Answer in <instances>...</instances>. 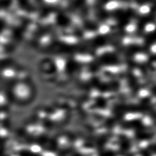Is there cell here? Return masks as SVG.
Instances as JSON below:
<instances>
[{"instance_id": "cell-7", "label": "cell", "mask_w": 156, "mask_h": 156, "mask_svg": "<svg viewBox=\"0 0 156 156\" xmlns=\"http://www.w3.org/2000/svg\"><path fill=\"white\" fill-rule=\"evenodd\" d=\"M150 6L147 5H144L141 7L140 8V12L142 13V14L144 15H146V14H148L150 12Z\"/></svg>"}, {"instance_id": "cell-8", "label": "cell", "mask_w": 156, "mask_h": 156, "mask_svg": "<svg viewBox=\"0 0 156 156\" xmlns=\"http://www.w3.org/2000/svg\"><path fill=\"white\" fill-rule=\"evenodd\" d=\"M150 51L153 54H156V43L151 46V48H150Z\"/></svg>"}, {"instance_id": "cell-5", "label": "cell", "mask_w": 156, "mask_h": 156, "mask_svg": "<svg viewBox=\"0 0 156 156\" xmlns=\"http://www.w3.org/2000/svg\"><path fill=\"white\" fill-rule=\"evenodd\" d=\"M37 4L38 6H41V14L43 16L45 17L47 15H48L50 13V10H49L48 6H47V4L45 3V0H37Z\"/></svg>"}, {"instance_id": "cell-2", "label": "cell", "mask_w": 156, "mask_h": 156, "mask_svg": "<svg viewBox=\"0 0 156 156\" xmlns=\"http://www.w3.org/2000/svg\"><path fill=\"white\" fill-rule=\"evenodd\" d=\"M109 0H95L94 11L98 18L104 21L107 19V13L105 11V6Z\"/></svg>"}, {"instance_id": "cell-6", "label": "cell", "mask_w": 156, "mask_h": 156, "mask_svg": "<svg viewBox=\"0 0 156 156\" xmlns=\"http://www.w3.org/2000/svg\"><path fill=\"white\" fill-rule=\"evenodd\" d=\"M156 29V25L154 23H148L144 27V30L146 32L151 33L154 32Z\"/></svg>"}, {"instance_id": "cell-1", "label": "cell", "mask_w": 156, "mask_h": 156, "mask_svg": "<svg viewBox=\"0 0 156 156\" xmlns=\"http://www.w3.org/2000/svg\"><path fill=\"white\" fill-rule=\"evenodd\" d=\"M74 2L75 6L78 11L85 28L91 31H95L97 30V25L91 20L86 0H74Z\"/></svg>"}, {"instance_id": "cell-3", "label": "cell", "mask_w": 156, "mask_h": 156, "mask_svg": "<svg viewBox=\"0 0 156 156\" xmlns=\"http://www.w3.org/2000/svg\"><path fill=\"white\" fill-rule=\"evenodd\" d=\"M126 13L124 11L118 10L114 13V17L120 26H122V25L124 26L128 25V23L126 21Z\"/></svg>"}, {"instance_id": "cell-9", "label": "cell", "mask_w": 156, "mask_h": 156, "mask_svg": "<svg viewBox=\"0 0 156 156\" xmlns=\"http://www.w3.org/2000/svg\"><path fill=\"white\" fill-rule=\"evenodd\" d=\"M154 94L156 95V87L154 89Z\"/></svg>"}, {"instance_id": "cell-4", "label": "cell", "mask_w": 156, "mask_h": 156, "mask_svg": "<svg viewBox=\"0 0 156 156\" xmlns=\"http://www.w3.org/2000/svg\"><path fill=\"white\" fill-rule=\"evenodd\" d=\"M57 20L59 25L62 27H67L70 23L69 18L67 16L61 12L57 13Z\"/></svg>"}]
</instances>
